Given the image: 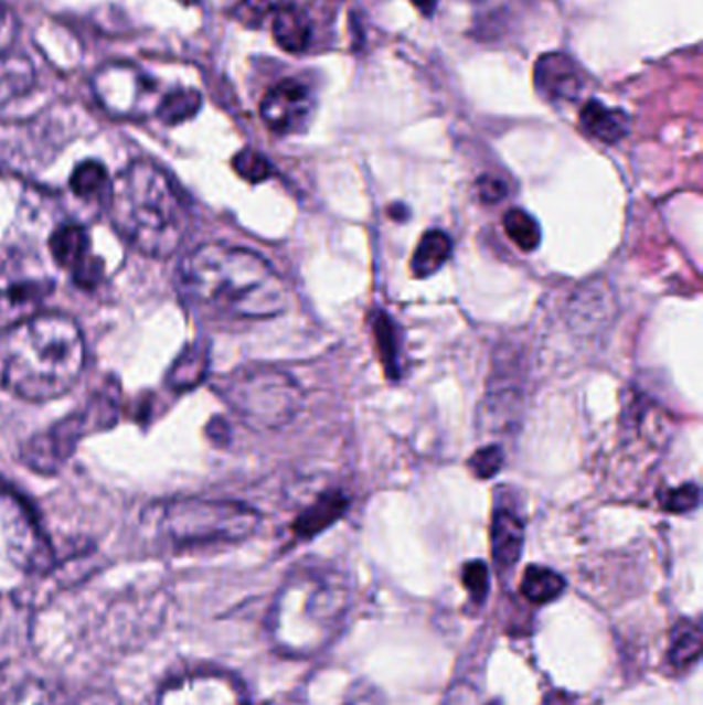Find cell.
Listing matches in <instances>:
<instances>
[{
  "label": "cell",
  "mask_w": 703,
  "mask_h": 705,
  "mask_svg": "<svg viewBox=\"0 0 703 705\" xmlns=\"http://www.w3.org/2000/svg\"><path fill=\"white\" fill-rule=\"evenodd\" d=\"M178 282L190 303L227 318H277L291 303L287 282L260 254L230 244H204L190 252Z\"/></svg>",
  "instance_id": "6da1fadb"
},
{
  "label": "cell",
  "mask_w": 703,
  "mask_h": 705,
  "mask_svg": "<svg viewBox=\"0 0 703 705\" xmlns=\"http://www.w3.org/2000/svg\"><path fill=\"white\" fill-rule=\"evenodd\" d=\"M83 365V334L64 313H33L0 332V386L23 400L63 396L75 386Z\"/></svg>",
  "instance_id": "7a4b0ae2"
},
{
  "label": "cell",
  "mask_w": 703,
  "mask_h": 705,
  "mask_svg": "<svg viewBox=\"0 0 703 705\" xmlns=\"http://www.w3.org/2000/svg\"><path fill=\"white\" fill-rule=\"evenodd\" d=\"M110 220L130 246L153 258H170L187 242L190 206L168 173L151 161H135L110 192Z\"/></svg>",
  "instance_id": "3957f363"
},
{
  "label": "cell",
  "mask_w": 703,
  "mask_h": 705,
  "mask_svg": "<svg viewBox=\"0 0 703 705\" xmlns=\"http://www.w3.org/2000/svg\"><path fill=\"white\" fill-rule=\"evenodd\" d=\"M351 605L343 574L316 567L294 576L281 588L268 617L275 645L289 656H312L341 631Z\"/></svg>",
  "instance_id": "277c9868"
},
{
  "label": "cell",
  "mask_w": 703,
  "mask_h": 705,
  "mask_svg": "<svg viewBox=\"0 0 703 705\" xmlns=\"http://www.w3.org/2000/svg\"><path fill=\"white\" fill-rule=\"evenodd\" d=\"M215 391L254 431H277L303 407V391L296 380L268 365L237 367L221 377Z\"/></svg>",
  "instance_id": "5b68a950"
},
{
  "label": "cell",
  "mask_w": 703,
  "mask_h": 705,
  "mask_svg": "<svg viewBox=\"0 0 703 705\" xmlns=\"http://www.w3.org/2000/svg\"><path fill=\"white\" fill-rule=\"evenodd\" d=\"M260 524L251 505L217 500H180L166 503L159 514V531L175 547L237 543Z\"/></svg>",
  "instance_id": "8992f818"
},
{
  "label": "cell",
  "mask_w": 703,
  "mask_h": 705,
  "mask_svg": "<svg viewBox=\"0 0 703 705\" xmlns=\"http://www.w3.org/2000/svg\"><path fill=\"white\" fill-rule=\"evenodd\" d=\"M92 89L104 110L125 120H139L156 114L161 102L156 81L135 64L110 63L97 68Z\"/></svg>",
  "instance_id": "52a82bcc"
},
{
  "label": "cell",
  "mask_w": 703,
  "mask_h": 705,
  "mask_svg": "<svg viewBox=\"0 0 703 705\" xmlns=\"http://www.w3.org/2000/svg\"><path fill=\"white\" fill-rule=\"evenodd\" d=\"M104 419L114 421V413L108 400H92L87 410H78L71 417H64L61 424L50 427L44 434H38L23 446L21 460L35 470L52 474L63 469L64 462L73 456L78 439L95 427H106Z\"/></svg>",
  "instance_id": "ba28073f"
},
{
  "label": "cell",
  "mask_w": 703,
  "mask_h": 705,
  "mask_svg": "<svg viewBox=\"0 0 703 705\" xmlns=\"http://www.w3.org/2000/svg\"><path fill=\"white\" fill-rule=\"evenodd\" d=\"M0 502H4V516L9 517L7 533L15 564L32 572L46 569L52 564V547L32 505L4 483H0Z\"/></svg>",
  "instance_id": "9c48e42d"
},
{
  "label": "cell",
  "mask_w": 703,
  "mask_h": 705,
  "mask_svg": "<svg viewBox=\"0 0 703 705\" xmlns=\"http://www.w3.org/2000/svg\"><path fill=\"white\" fill-rule=\"evenodd\" d=\"M153 705H248V695L234 674L199 671L172 679Z\"/></svg>",
  "instance_id": "30bf717a"
},
{
  "label": "cell",
  "mask_w": 703,
  "mask_h": 705,
  "mask_svg": "<svg viewBox=\"0 0 703 705\" xmlns=\"http://www.w3.org/2000/svg\"><path fill=\"white\" fill-rule=\"evenodd\" d=\"M38 110V73L32 61L11 50L0 54V122H21Z\"/></svg>",
  "instance_id": "8fae6325"
},
{
  "label": "cell",
  "mask_w": 703,
  "mask_h": 705,
  "mask_svg": "<svg viewBox=\"0 0 703 705\" xmlns=\"http://www.w3.org/2000/svg\"><path fill=\"white\" fill-rule=\"evenodd\" d=\"M312 108L310 89L296 78H285L266 92L260 104V116L273 132L291 135L306 128Z\"/></svg>",
  "instance_id": "7c38bea8"
},
{
  "label": "cell",
  "mask_w": 703,
  "mask_h": 705,
  "mask_svg": "<svg viewBox=\"0 0 703 705\" xmlns=\"http://www.w3.org/2000/svg\"><path fill=\"white\" fill-rule=\"evenodd\" d=\"M54 260L73 273L83 289H94L104 277V263L95 258L89 234L81 225H64L50 237Z\"/></svg>",
  "instance_id": "4fadbf2b"
},
{
  "label": "cell",
  "mask_w": 703,
  "mask_h": 705,
  "mask_svg": "<svg viewBox=\"0 0 703 705\" xmlns=\"http://www.w3.org/2000/svg\"><path fill=\"white\" fill-rule=\"evenodd\" d=\"M534 83L536 89L553 102H574L584 89L578 66L560 52H551L536 61Z\"/></svg>",
  "instance_id": "5bb4252c"
},
{
  "label": "cell",
  "mask_w": 703,
  "mask_h": 705,
  "mask_svg": "<svg viewBox=\"0 0 703 705\" xmlns=\"http://www.w3.org/2000/svg\"><path fill=\"white\" fill-rule=\"evenodd\" d=\"M54 291V281L46 277H21L17 281L4 282L0 287V313L15 316L19 320L28 318L44 299Z\"/></svg>",
  "instance_id": "9a60e30c"
},
{
  "label": "cell",
  "mask_w": 703,
  "mask_h": 705,
  "mask_svg": "<svg viewBox=\"0 0 703 705\" xmlns=\"http://www.w3.org/2000/svg\"><path fill=\"white\" fill-rule=\"evenodd\" d=\"M524 547V524L510 510H498L491 522V553L493 562L501 569H510L518 564Z\"/></svg>",
  "instance_id": "2e32d148"
},
{
  "label": "cell",
  "mask_w": 703,
  "mask_h": 705,
  "mask_svg": "<svg viewBox=\"0 0 703 705\" xmlns=\"http://www.w3.org/2000/svg\"><path fill=\"white\" fill-rule=\"evenodd\" d=\"M312 21L310 15L291 4H283L273 19L275 42L291 54H301L312 44Z\"/></svg>",
  "instance_id": "e0dca14e"
},
{
  "label": "cell",
  "mask_w": 703,
  "mask_h": 705,
  "mask_svg": "<svg viewBox=\"0 0 703 705\" xmlns=\"http://www.w3.org/2000/svg\"><path fill=\"white\" fill-rule=\"evenodd\" d=\"M579 122L584 126V130L607 145L624 141L629 132V118L626 111L613 110L607 108L605 104L590 99L582 111H579Z\"/></svg>",
  "instance_id": "ac0fdd59"
},
{
  "label": "cell",
  "mask_w": 703,
  "mask_h": 705,
  "mask_svg": "<svg viewBox=\"0 0 703 705\" xmlns=\"http://www.w3.org/2000/svg\"><path fill=\"white\" fill-rule=\"evenodd\" d=\"M347 510H349V500L341 491L327 493L297 517L294 531L299 538H313L316 534L330 528L337 520H341L347 514Z\"/></svg>",
  "instance_id": "d6986e66"
},
{
  "label": "cell",
  "mask_w": 703,
  "mask_h": 705,
  "mask_svg": "<svg viewBox=\"0 0 703 705\" xmlns=\"http://www.w3.org/2000/svg\"><path fill=\"white\" fill-rule=\"evenodd\" d=\"M450 256H452L450 235L439 229H429L427 234L422 235L413 254V260H411L413 275L419 279L432 277L450 260Z\"/></svg>",
  "instance_id": "ffe728a7"
},
{
  "label": "cell",
  "mask_w": 703,
  "mask_h": 705,
  "mask_svg": "<svg viewBox=\"0 0 703 705\" xmlns=\"http://www.w3.org/2000/svg\"><path fill=\"white\" fill-rule=\"evenodd\" d=\"M702 626L697 621H679L672 627L667 660L672 669L688 671L702 656Z\"/></svg>",
  "instance_id": "44dd1931"
},
{
  "label": "cell",
  "mask_w": 703,
  "mask_h": 705,
  "mask_svg": "<svg viewBox=\"0 0 703 705\" xmlns=\"http://www.w3.org/2000/svg\"><path fill=\"white\" fill-rule=\"evenodd\" d=\"M209 370V355L203 345H190L180 353V357L173 361L172 370L168 374L170 388L178 392L196 388Z\"/></svg>",
  "instance_id": "7402d4cb"
},
{
  "label": "cell",
  "mask_w": 703,
  "mask_h": 705,
  "mask_svg": "<svg viewBox=\"0 0 703 705\" xmlns=\"http://www.w3.org/2000/svg\"><path fill=\"white\" fill-rule=\"evenodd\" d=\"M563 590H565V580L562 576L543 565L526 567L520 584V592L534 605H547L551 600L560 598Z\"/></svg>",
  "instance_id": "603a6c76"
},
{
  "label": "cell",
  "mask_w": 703,
  "mask_h": 705,
  "mask_svg": "<svg viewBox=\"0 0 703 705\" xmlns=\"http://www.w3.org/2000/svg\"><path fill=\"white\" fill-rule=\"evenodd\" d=\"M203 106V95L190 87H178L161 97L156 116L163 125L175 126L194 118Z\"/></svg>",
  "instance_id": "cb8c5ba5"
},
{
  "label": "cell",
  "mask_w": 703,
  "mask_h": 705,
  "mask_svg": "<svg viewBox=\"0 0 703 705\" xmlns=\"http://www.w3.org/2000/svg\"><path fill=\"white\" fill-rule=\"evenodd\" d=\"M503 229L522 252H534L541 244V227L531 213L510 209L503 217Z\"/></svg>",
  "instance_id": "d4e9b609"
},
{
  "label": "cell",
  "mask_w": 703,
  "mask_h": 705,
  "mask_svg": "<svg viewBox=\"0 0 703 705\" xmlns=\"http://www.w3.org/2000/svg\"><path fill=\"white\" fill-rule=\"evenodd\" d=\"M374 332L377 351H380L382 361H384V365H386L388 376H401V365H398V334H396L394 322H392V318H388V313H375Z\"/></svg>",
  "instance_id": "484cf974"
},
{
  "label": "cell",
  "mask_w": 703,
  "mask_h": 705,
  "mask_svg": "<svg viewBox=\"0 0 703 705\" xmlns=\"http://www.w3.org/2000/svg\"><path fill=\"white\" fill-rule=\"evenodd\" d=\"M0 705H66L63 695L56 690H52L42 681H28L19 685L17 690L9 691Z\"/></svg>",
  "instance_id": "4316f807"
},
{
  "label": "cell",
  "mask_w": 703,
  "mask_h": 705,
  "mask_svg": "<svg viewBox=\"0 0 703 705\" xmlns=\"http://www.w3.org/2000/svg\"><path fill=\"white\" fill-rule=\"evenodd\" d=\"M71 189L78 199H94L108 189V172L102 163L97 161H85L78 163L75 172L71 175Z\"/></svg>",
  "instance_id": "83f0119b"
},
{
  "label": "cell",
  "mask_w": 703,
  "mask_h": 705,
  "mask_svg": "<svg viewBox=\"0 0 703 705\" xmlns=\"http://www.w3.org/2000/svg\"><path fill=\"white\" fill-rule=\"evenodd\" d=\"M234 170L252 184L265 182L266 178H270L273 173L268 159L254 149H244L234 157Z\"/></svg>",
  "instance_id": "f1b7e54d"
},
{
  "label": "cell",
  "mask_w": 703,
  "mask_h": 705,
  "mask_svg": "<svg viewBox=\"0 0 703 705\" xmlns=\"http://www.w3.org/2000/svg\"><path fill=\"white\" fill-rule=\"evenodd\" d=\"M285 4V0H239L235 7V17L251 28H258L266 17L275 15Z\"/></svg>",
  "instance_id": "f546056e"
},
{
  "label": "cell",
  "mask_w": 703,
  "mask_h": 705,
  "mask_svg": "<svg viewBox=\"0 0 703 705\" xmlns=\"http://www.w3.org/2000/svg\"><path fill=\"white\" fill-rule=\"evenodd\" d=\"M503 460H505V456H503L501 446H496V444L493 446H484V448L470 456V472L477 479H493L503 467Z\"/></svg>",
  "instance_id": "4dcf8cb0"
},
{
  "label": "cell",
  "mask_w": 703,
  "mask_h": 705,
  "mask_svg": "<svg viewBox=\"0 0 703 705\" xmlns=\"http://www.w3.org/2000/svg\"><path fill=\"white\" fill-rule=\"evenodd\" d=\"M700 505V489L693 483L671 489L662 495V508L672 514H688Z\"/></svg>",
  "instance_id": "1f68e13d"
},
{
  "label": "cell",
  "mask_w": 703,
  "mask_h": 705,
  "mask_svg": "<svg viewBox=\"0 0 703 705\" xmlns=\"http://www.w3.org/2000/svg\"><path fill=\"white\" fill-rule=\"evenodd\" d=\"M462 581H465V586L469 590L470 598L475 602H483L484 596L489 592L487 565L483 562H470V564L465 565Z\"/></svg>",
  "instance_id": "d6a6232c"
},
{
  "label": "cell",
  "mask_w": 703,
  "mask_h": 705,
  "mask_svg": "<svg viewBox=\"0 0 703 705\" xmlns=\"http://www.w3.org/2000/svg\"><path fill=\"white\" fill-rule=\"evenodd\" d=\"M477 189H479V194H481V199H483L484 203H501V201L508 196L505 182H501L500 178H493V175H483V178L477 182Z\"/></svg>",
  "instance_id": "836d02e7"
},
{
  "label": "cell",
  "mask_w": 703,
  "mask_h": 705,
  "mask_svg": "<svg viewBox=\"0 0 703 705\" xmlns=\"http://www.w3.org/2000/svg\"><path fill=\"white\" fill-rule=\"evenodd\" d=\"M17 35V21L7 4L0 2V54L9 52Z\"/></svg>",
  "instance_id": "e575fe53"
},
{
  "label": "cell",
  "mask_w": 703,
  "mask_h": 705,
  "mask_svg": "<svg viewBox=\"0 0 703 705\" xmlns=\"http://www.w3.org/2000/svg\"><path fill=\"white\" fill-rule=\"evenodd\" d=\"M75 705H123V702L110 691H89L81 695Z\"/></svg>",
  "instance_id": "d590c367"
},
{
  "label": "cell",
  "mask_w": 703,
  "mask_h": 705,
  "mask_svg": "<svg viewBox=\"0 0 703 705\" xmlns=\"http://www.w3.org/2000/svg\"><path fill=\"white\" fill-rule=\"evenodd\" d=\"M415 7H417V11L423 13L425 17H432L436 13V9H438V0H411Z\"/></svg>",
  "instance_id": "8d00e7d4"
},
{
  "label": "cell",
  "mask_w": 703,
  "mask_h": 705,
  "mask_svg": "<svg viewBox=\"0 0 703 705\" xmlns=\"http://www.w3.org/2000/svg\"><path fill=\"white\" fill-rule=\"evenodd\" d=\"M391 215H394L396 220H405V217H407V209H403V206H392Z\"/></svg>",
  "instance_id": "74e56055"
},
{
  "label": "cell",
  "mask_w": 703,
  "mask_h": 705,
  "mask_svg": "<svg viewBox=\"0 0 703 705\" xmlns=\"http://www.w3.org/2000/svg\"><path fill=\"white\" fill-rule=\"evenodd\" d=\"M180 2H184V4H192V2H196V0H180Z\"/></svg>",
  "instance_id": "f35d334b"
}]
</instances>
